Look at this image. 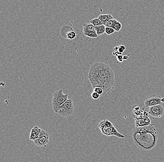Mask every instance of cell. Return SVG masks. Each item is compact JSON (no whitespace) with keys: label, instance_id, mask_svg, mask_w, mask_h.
I'll use <instances>...</instances> for the list:
<instances>
[{"label":"cell","instance_id":"1","mask_svg":"<svg viewBox=\"0 0 164 162\" xmlns=\"http://www.w3.org/2000/svg\"><path fill=\"white\" fill-rule=\"evenodd\" d=\"M88 78L92 88L100 87L103 89V96L112 89L115 80L113 70L107 64L103 63H95L91 66Z\"/></svg>","mask_w":164,"mask_h":162},{"label":"cell","instance_id":"2","mask_svg":"<svg viewBox=\"0 0 164 162\" xmlns=\"http://www.w3.org/2000/svg\"><path fill=\"white\" fill-rule=\"evenodd\" d=\"M132 136L134 143L139 149L150 151L156 145L158 132L152 124L143 127H135Z\"/></svg>","mask_w":164,"mask_h":162},{"label":"cell","instance_id":"3","mask_svg":"<svg viewBox=\"0 0 164 162\" xmlns=\"http://www.w3.org/2000/svg\"><path fill=\"white\" fill-rule=\"evenodd\" d=\"M99 128L102 134L104 135L108 136L114 135L119 138H125V136L119 133L113 124L109 120H104L101 121L99 123Z\"/></svg>","mask_w":164,"mask_h":162},{"label":"cell","instance_id":"4","mask_svg":"<svg viewBox=\"0 0 164 162\" xmlns=\"http://www.w3.org/2000/svg\"><path fill=\"white\" fill-rule=\"evenodd\" d=\"M68 94H63L62 89L53 93L52 99V108L55 112L57 113L58 109L65 102L68 100Z\"/></svg>","mask_w":164,"mask_h":162},{"label":"cell","instance_id":"5","mask_svg":"<svg viewBox=\"0 0 164 162\" xmlns=\"http://www.w3.org/2000/svg\"><path fill=\"white\" fill-rule=\"evenodd\" d=\"M74 112V106L72 99L67 100L58 109L57 114L64 117H68Z\"/></svg>","mask_w":164,"mask_h":162},{"label":"cell","instance_id":"6","mask_svg":"<svg viewBox=\"0 0 164 162\" xmlns=\"http://www.w3.org/2000/svg\"><path fill=\"white\" fill-rule=\"evenodd\" d=\"M162 98L159 95L153 94L148 97L144 102V105L146 107H150L156 105L161 104Z\"/></svg>","mask_w":164,"mask_h":162},{"label":"cell","instance_id":"7","mask_svg":"<svg viewBox=\"0 0 164 162\" xmlns=\"http://www.w3.org/2000/svg\"><path fill=\"white\" fill-rule=\"evenodd\" d=\"M49 142V133L42 129L40 136L38 139L35 140L34 143L38 147H46Z\"/></svg>","mask_w":164,"mask_h":162},{"label":"cell","instance_id":"8","mask_svg":"<svg viewBox=\"0 0 164 162\" xmlns=\"http://www.w3.org/2000/svg\"><path fill=\"white\" fill-rule=\"evenodd\" d=\"M149 114L153 117L160 118L164 115V108L162 104L151 106L149 108Z\"/></svg>","mask_w":164,"mask_h":162},{"label":"cell","instance_id":"9","mask_svg":"<svg viewBox=\"0 0 164 162\" xmlns=\"http://www.w3.org/2000/svg\"><path fill=\"white\" fill-rule=\"evenodd\" d=\"M151 120L149 118H139L135 119V127H143L150 125Z\"/></svg>","mask_w":164,"mask_h":162},{"label":"cell","instance_id":"10","mask_svg":"<svg viewBox=\"0 0 164 162\" xmlns=\"http://www.w3.org/2000/svg\"><path fill=\"white\" fill-rule=\"evenodd\" d=\"M42 129H41L38 126H35L31 129L30 132V136H29V140H35L38 139Z\"/></svg>","mask_w":164,"mask_h":162},{"label":"cell","instance_id":"11","mask_svg":"<svg viewBox=\"0 0 164 162\" xmlns=\"http://www.w3.org/2000/svg\"><path fill=\"white\" fill-rule=\"evenodd\" d=\"M133 116L134 119L144 117L142 110L140 109V108L138 105H134L133 107Z\"/></svg>","mask_w":164,"mask_h":162},{"label":"cell","instance_id":"12","mask_svg":"<svg viewBox=\"0 0 164 162\" xmlns=\"http://www.w3.org/2000/svg\"><path fill=\"white\" fill-rule=\"evenodd\" d=\"M98 18L101 21L104 25H105L111 19H114L113 16L110 14H104V15H99Z\"/></svg>","mask_w":164,"mask_h":162},{"label":"cell","instance_id":"13","mask_svg":"<svg viewBox=\"0 0 164 162\" xmlns=\"http://www.w3.org/2000/svg\"><path fill=\"white\" fill-rule=\"evenodd\" d=\"M83 34L85 36L90 38H97L98 37L97 33L95 31H91L86 29L85 28H83Z\"/></svg>","mask_w":164,"mask_h":162},{"label":"cell","instance_id":"14","mask_svg":"<svg viewBox=\"0 0 164 162\" xmlns=\"http://www.w3.org/2000/svg\"><path fill=\"white\" fill-rule=\"evenodd\" d=\"M105 28L106 26L104 24L96 26V32L97 33V35L99 36L105 33Z\"/></svg>","mask_w":164,"mask_h":162},{"label":"cell","instance_id":"15","mask_svg":"<svg viewBox=\"0 0 164 162\" xmlns=\"http://www.w3.org/2000/svg\"><path fill=\"white\" fill-rule=\"evenodd\" d=\"M66 38L70 40H74L76 37V32H75L72 28H71L70 31L67 32L66 33Z\"/></svg>","mask_w":164,"mask_h":162},{"label":"cell","instance_id":"16","mask_svg":"<svg viewBox=\"0 0 164 162\" xmlns=\"http://www.w3.org/2000/svg\"><path fill=\"white\" fill-rule=\"evenodd\" d=\"M90 23L93 24V25H94V26H96H96H101V25L103 24L102 22H101V21L100 20L98 17L92 19V20L90 21Z\"/></svg>","mask_w":164,"mask_h":162},{"label":"cell","instance_id":"17","mask_svg":"<svg viewBox=\"0 0 164 162\" xmlns=\"http://www.w3.org/2000/svg\"><path fill=\"white\" fill-rule=\"evenodd\" d=\"M83 28L91 31L96 32V26L91 23L85 24H83Z\"/></svg>","mask_w":164,"mask_h":162},{"label":"cell","instance_id":"18","mask_svg":"<svg viewBox=\"0 0 164 162\" xmlns=\"http://www.w3.org/2000/svg\"><path fill=\"white\" fill-rule=\"evenodd\" d=\"M117 21H118L117 20L114 18V19H111V20L109 21L107 23V24L105 26L106 27H111V28H112L114 25L116 23Z\"/></svg>","mask_w":164,"mask_h":162},{"label":"cell","instance_id":"19","mask_svg":"<svg viewBox=\"0 0 164 162\" xmlns=\"http://www.w3.org/2000/svg\"><path fill=\"white\" fill-rule=\"evenodd\" d=\"M112 28L114 29L115 32H118L121 30V28H122V24L120 23V22L117 21L116 23L112 27Z\"/></svg>","mask_w":164,"mask_h":162},{"label":"cell","instance_id":"20","mask_svg":"<svg viewBox=\"0 0 164 162\" xmlns=\"http://www.w3.org/2000/svg\"><path fill=\"white\" fill-rule=\"evenodd\" d=\"M93 91L98 93L100 95V96H103L104 91H103V89L100 88V87H96V88H94Z\"/></svg>","mask_w":164,"mask_h":162},{"label":"cell","instance_id":"21","mask_svg":"<svg viewBox=\"0 0 164 162\" xmlns=\"http://www.w3.org/2000/svg\"><path fill=\"white\" fill-rule=\"evenodd\" d=\"M115 32V31L114 29L111 27H106L105 28V33L108 35L112 34Z\"/></svg>","mask_w":164,"mask_h":162},{"label":"cell","instance_id":"22","mask_svg":"<svg viewBox=\"0 0 164 162\" xmlns=\"http://www.w3.org/2000/svg\"><path fill=\"white\" fill-rule=\"evenodd\" d=\"M100 96V95L97 92H94V91L92 92V94H91V97L93 99L96 100L99 99Z\"/></svg>","mask_w":164,"mask_h":162},{"label":"cell","instance_id":"23","mask_svg":"<svg viewBox=\"0 0 164 162\" xmlns=\"http://www.w3.org/2000/svg\"><path fill=\"white\" fill-rule=\"evenodd\" d=\"M119 50L118 52H120L121 54H122L123 52H124V51L125 50V46L124 45H120L119 46Z\"/></svg>","mask_w":164,"mask_h":162},{"label":"cell","instance_id":"24","mask_svg":"<svg viewBox=\"0 0 164 162\" xmlns=\"http://www.w3.org/2000/svg\"><path fill=\"white\" fill-rule=\"evenodd\" d=\"M117 60L119 63H123L124 61V59H123V56L122 55H119L117 56Z\"/></svg>","mask_w":164,"mask_h":162},{"label":"cell","instance_id":"25","mask_svg":"<svg viewBox=\"0 0 164 162\" xmlns=\"http://www.w3.org/2000/svg\"><path fill=\"white\" fill-rule=\"evenodd\" d=\"M129 55H130V54H129L128 55H125V56H123V59H124V60H127V59H128V58H129Z\"/></svg>","mask_w":164,"mask_h":162},{"label":"cell","instance_id":"26","mask_svg":"<svg viewBox=\"0 0 164 162\" xmlns=\"http://www.w3.org/2000/svg\"><path fill=\"white\" fill-rule=\"evenodd\" d=\"M118 50H119V47H118V46H116V47L114 48V50L115 52H118Z\"/></svg>","mask_w":164,"mask_h":162},{"label":"cell","instance_id":"27","mask_svg":"<svg viewBox=\"0 0 164 162\" xmlns=\"http://www.w3.org/2000/svg\"><path fill=\"white\" fill-rule=\"evenodd\" d=\"M162 102H164V98H162Z\"/></svg>","mask_w":164,"mask_h":162}]
</instances>
